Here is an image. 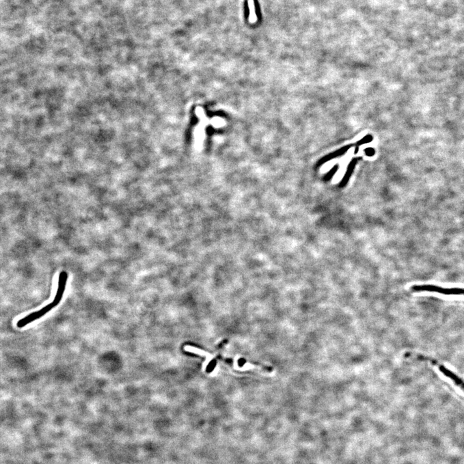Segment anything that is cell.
I'll list each match as a JSON object with an SVG mask.
<instances>
[{"instance_id":"cell-2","label":"cell","mask_w":464,"mask_h":464,"mask_svg":"<svg viewBox=\"0 0 464 464\" xmlns=\"http://www.w3.org/2000/svg\"><path fill=\"white\" fill-rule=\"evenodd\" d=\"M411 291L413 292H427L439 293L445 295H463L464 296V288H443L431 284L413 285L411 287Z\"/></svg>"},{"instance_id":"cell-4","label":"cell","mask_w":464,"mask_h":464,"mask_svg":"<svg viewBox=\"0 0 464 464\" xmlns=\"http://www.w3.org/2000/svg\"><path fill=\"white\" fill-rule=\"evenodd\" d=\"M366 153L368 155H372L374 154V150H373V149H368V150H366Z\"/></svg>"},{"instance_id":"cell-1","label":"cell","mask_w":464,"mask_h":464,"mask_svg":"<svg viewBox=\"0 0 464 464\" xmlns=\"http://www.w3.org/2000/svg\"><path fill=\"white\" fill-rule=\"evenodd\" d=\"M68 280V273L66 271H63L60 273L59 280H58V286L57 291H56L55 298L53 301L47 305L45 306L42 309L36 311L28 315V316L23 317L17 323V327L19 328H22L27 327L30 323L34 322L42 318L45 315L48 314L49 312L53 310L62 301L63 297H64L65 291H66V282Z\"/></svg>"},{"instance_id":"cell-3","label":"cell","mask_w":464,"mask_h":464,"mask_svg":"<svg viewBox=\"0 0 464 464\" xmlns=\"http://www.w3.org/2000/svg\"><path fill=\"white\" fill-rule=\"evenodd\" d=\"M431 364H432L434 366H437L442 374L445 375V376L448 377V379H450L451 381H452L453 383L457 386V387L461 388V389L464 392V381L463 379H461V378L457 376L455 373L452 372V371L446 368L445 366L439 364V362H438L437 360L435 359L433 360Z\"/></svg>"}]
</instances>
